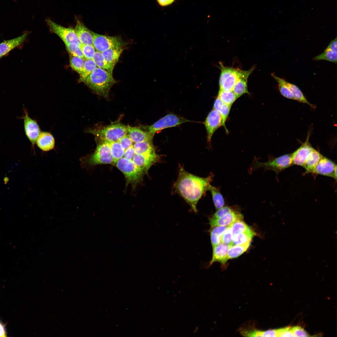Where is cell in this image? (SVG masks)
Returning <instances> with one entry per match:
<instances>
[{
  "mask_svg": "<svg viewBox=\"0 0 337 337\" xmlns=\"http://www.w3.org/2000/svg\"><path fill=\"white\" fill-rule=\"evenodd\" d=\"M214 176L211 173L206 177H198L187 172L179 165L178 175L173 184V189L194 212L197 213L198 203L208 190Z\"/></svg>",
  "mask_w": 337,
  "mask_h": 337,
  "instance_id": "1",
  "label": "cell"
},
{
  "mask_svg": "<svg viewBox=\"0 0 337 337\" xmlns=\"http://www.w3.org/2000/svg\"><path fill=\"white\" fill-rule=\"evenodd\" d=\"M84 82L95 93L106 98L116 81L112 73L97 67Z\"/></svg>",
  "mask_w": 337,
  "mask_h": 337,
  "instance_id": "2",
  "label": "cell"
},
{
  "mask_svg": "<svg viewBox=\"0 0 337 337\" xmlns=\"http://www.w3.org/2000/svg\"><path fill=\"white\" fill-rule=\"evenodd\" d=\"M80 162L82 168H87L99 164L113 165L114 160L109 142L101 140L97 145L95 152L81 158Z\"/></svg>",
  "mask_w": 337,
  "mask_h": 337,
  "instance_id": "3",
  "label": "cell"
},
{
  "mask_svg": "<svg viewBox=\"0 0 337 337\" xmlns=\"http://www.w3.org/2000/svg\"><path fill=\"white\" fill-rule=\"evenodd\" d=\"M219 65L221 73L219 82V90L225 91L232 90L239 78L243 76L249 77L255 68V67L253 66L248 70H242L225 66L221 62Z\"/></svg>",
  "mask_w": 337,
  "mask_h": 337,
  "instance_id": "4",
  "label": "cell"
},
{
  "mask_svg": "<svg viewBox=\"0 0 337 337\" xmlns=\"http://www.w3.org/2000/svg\"><path fill=\"white\" fill-rule=\"evenodd\" d=\"M267 162H261L255 158L250 168L249 172L263 168L266 170H271L277 175L284 170L293 165L291 154H286L278 157L269 156Z\"/></svg>",
  "mask_w": 337,
  "mask_h": 337,
  "instance_id": "5",
  "label": "cell"
},
{
  "mask_svg": "<svg viewBox=\"0 0 337 337\" xmlns=\"http://www.w3.org/2000/svg\"><path fill=\"white\" fill-rule=\"evenodd\" d=\"M87 132L102 141L110 142L118 141L127 134L126 126L118 122L99 129H90Z\"/></svg>",
  "mask_w": 337,
  "mask_h": 337,
  "instance_id": "6",
  "label": "cell"
},
{
  "mask_svg": "<svg viewBox=\"0 0 337 337\" xmlns=\"http://www.w3.org/2000/svg\"><path fill=\"white\" fill-rule=\"evenodd\" d=\"M124 175L126 185L130 184L135 187L142 180L145 175L131 160L122 157L114 164Z\"/></svg>",
  "mask_w": 337,
  "mask_h": 337,
  "instance_id": "7",
  "label": "cell"
},
{
  "mask_svg": "<svg viewBox=\"0 0 337 337\" xmlns=\"http://www.w3.org/2000/svg\"><path fill=\"white\" fill-rule=\"evenodd\" d=\"M93 45L96 51L102 52L110 49L123 48L127 44L118 36L99 34L92 32Z\"/></svg>",
  "mask_w": 337,
  "mask_h": 337,
  "instance_id": "8",
  "label": "cell"
},
{
  "mask_svg": "<svg viewBox=\"0 0 337 337\" xmlns=\"http://www.w3.org/2000/svg\"><path fill=\"white\" fill-rule=\"evenodd\" d=\"M190 121L173 114H169L161 118L152 125L142 126L141 128L154 135L164 129L175 127Z\"/></svg>",
  "mask_w": 337,
  "mask_h": 337,
  "instance_id": "9",
  "label": "cell"
},
{
  "mask_svg": "<svg viewBox=\"0 0 337 337\" xmlns=\"http://www.w3.org/2000/svg\"><path fill=\"white\" fill-rule=\"evenodd\" d=\"M46 22L50 31L57 35L64 43H74L80 46L81 44L74 29L62 26L50 19H46Z\"/></svg>",
  "mask_w": 337,
  "mask_h": 337,
  "instance_id": "10",
  "label": "cell"
},
{
  "mask_svg": "<svg viewBox=\"0 0 337 337\" xmlns=\"http://www.w3.org/2000/svg\"><path fill=\"white\" fill-rule=\"evenodd\" d=\"M311 173L331 177L337 180V165L332 160L322 156Z\"/></svg>",
  "mask_w": 337,
  "mask_h": 337,
  "instance_id": "11",
  "label": "cell"
},
{
  "mask_svg": "<svg viewBox=\"0 0 337 337\" xmlns=\"http://www.w3.org/2000/svg\"><path fill=\"white\" fill-rule=\"evenodd\" d=\"M204 124L207 131V142L210 145L214 133L222 126V117L217 111L213 109L208 114Z\"/></svg>",
  "mask_w": 337,
  "mask_h": 337,
  "instance_id": "12",
  "label": "cell"
},
{
  "mask_svg": "<svg viewBox=\"0 0 337 337\" xmlns=\"http://www.w3.org/2000/svg\"><path fill=\"white\" fill-rule=\"evenodd\" d=\"M24 110L25 115L23 118L25 132L34 147L41 132L40 129L37 121L29 117L25 109Z\"/></svg>",
  "mask_w": 337,
  "mask_h": 337,
  "instance_id": "13",
  "label": "cell"
},
{
  "mask_svg": "<svg viewBox=\"0 0 337 337\" xmlns=\"http://www.w3.org/2000/svg\"><path fill=\"white\" fill-rule=\"evenodd\" d=\"M309 136L299 148L291 154L293 165L303 167L307 158L314 149L309 141Z\"/></svg>",
  "mask_w": 337,
  "mask_h": 337,
  "instance_id": "14",
  "label": "cell"
},
{
  "mask_svg": "<svg viewBox=\"0 0 337 337\" xmlns=\"http://www.w3.org/2000/svg\"><path fill=\"white\" fill-rule=\"evenodd\" d=\"M242 215L238 211L233 208L230 212L223 216L217 218L209 219L211 227L215 226H227L232 224L235 221L243 220Z\"/></svg>",
  "mask_w": 337,
  "mask_h": 337,
  "instance_id": "15",
  "label": "cell"
},
{
  "mask_svg": "<svg viewBox=\"0 0 337 337\" xmlns=\"http://www.w3.org/2000/svg\"><path fill=\"white\" fill-rule=\"evenodd\" d=\"M75 21L76 24L74 29L81 44L93 45L92 32L88 29L78 17H75Z\"/></svg>",
  "mask_w": 337,
  "mask_h": 337,
  "instance_id": "16",
  "label": "cell"
},
{
  "mask_svg": "<svg viewBox=\"0 0 337 337\" xmlns=\"http://www.w3.org/2000/svg\"><path fill=\"white\" fill-rule=\"evenodd\" d=\"M231 246L221 243L213 247L212 257L210 262V265L215 262H219L223 266L225 265L228 260V254L229 250Z\"/></svg>",
  "mask_w": 337,
  "mask_h": 337,
  "instance_id": "17",
  "label": "cell"
},
{
  "mask_svg": "<svg viewBox=\"0 0 337 337\" xmlns=\"http://www.w3.org/2000/svg\"><path fill=\"white\" fill-rule=\"evenodd\" d=\"M128 135L133 143H136L146 141H152L154 135L146 131L142 130L140 127L126 126Z\"/></svg>",
  "mask_w": 337,
  "mask_h": 337,
  "instance_id": "18",
  "label": "cell"
},
{
  "mask_svg": "<svg viewBox=\"0 0 337 337\" xmlns=\"http://www.w3.org/2000/svg\"><path fill=\"white\" fill-rule=\"evenodd\" d=\"M28 35L25 32L22 35L10 40H4L0 43V57L1 58L10 51L21 45Z\"/></svg>",
  "mask_w": 337,
  "mask_h": 337,
  "instance_id": "19",
  "label": "cell"
},
{
  "mask_svg": "<svg viewBox=\"0 0 337 337\" xmlns=\"http://www.w3.org/2000/svg\"><path fill=\"white\" fill-rule=\"evenodd\" d=\"M36 143L38 147L44 151H48L55 147V140L53 135L47 132H41Z\"/></svg>",
  "mask_w": 337,
  "mask_h": 337,
  "instance_id": "20",
  "label": "cell"
},
{
  "mask_svg": "<svg viewBox=\"0 0 337 337\" xmlns=\"http://www.w3.org/2000/svg\"><path fill=\"white\" fill-rule=\"evenodd\" d=\"M232 106L222 102L217 97L215 99L213 109L217 111L220 115L222 120V127L227 134L229 131L226 126V123L229 114Z\"/></svg>",
  "mask_w": 337,
  "mask_h": 337,
  "instance_id": "21",
  "label": "cell"
},
{
  "mask_svg": "<svg viewBox=\"0 0 337 337\" xmlns=\"http://www.w3.org/2000/svg\"><path fill=\"white\" fill-rule=\"evenodd\" d=\"M322 156L319 151L314 149L307 158L303 167L305 170L304 175L311 173Z\"/></svg>",
  "mask_w": 337,
  "mask_h": 337,
  "instance_id": "22",
  "label": "cell"
},
{
  "mask_svg": "<svg viewBox=\"0 0 337 337\" xmlns=\"http://www.w3.org/2000/svg\"><path fill=\"white\" fill-rule=\"evenodd\" d=\"M243 335L247 337H278L277 329L266 331L255 329H242L240 331Z\"/></svg>",
  "mask_w": 337,
  "mask_h": 337,
  "instance_id": "23",
  "label": "cell"
},
{
  "mask_svg": "<svg viewBox=\"0 0 337 337\" xmlns=\"http://www.w3.org/2000/svg\"><path fill=\"white\" fill-rule=\"evenodd\" d=\"M255 232L252 229L246 232L238 233L232 236L230 245H242L251 242Z\"/></svg>",
  "mask_w": 337,
  "mask_h": 337,
  "instance_id": "24",
  "label": "cell"
},
{
  "mask_svg": "<svg viewBox=\"0 0 337 337\" xmlns=\"http://www.w3.org/2000/svg\"><path fill=\"white\" fill-rule=\"evenodd\" d=\"M123 50V48L110 49L106 50L102 53L108 63L112 66L114 67L115 65L118 62Z\"/></svg>",
  "mask_w": 337,
  "mask_h": 337,
  "instance_id": "25",
  "label": "cell"
},
{
  "mask_svg": "<svg viewBox=\"0 0 337 337\" xmlns=\"http://www.w3.org/2000/svg\"><path fill=\"white\" fill-rule=\"evenodd\" d=\"M248 77V76L241 77L235 83L232 90L238 98L245 94H250L247 87Z\"/></svg>",
  "mask_w": 337,
  "mask_h": 337,
  "instance_id": "26",
  "label": "cell"
},
{
  "mask_svg": "<svg viewBox=\"0 0 337 337\" xmlns=\"http://www.w3.org/2000/svg\"><path fill=\"white\" fill-rule=\"evenodd\" d=\"M285 82L289 87L293 95L294 100L300 102L308 105L312 108L315 106L311 104L304 96L300 89L296 85L285 80Z\"/></svg>",
  "mask_w": 337,
  "mask_h": 337,
  "instance_id": "27",
  "label": "cell"
},
{
  "mask_svg": "<svg viewBox=\"0 0 337 337\" xmlns=\"http://www.w3.org/2000/svg\"><path fill=\"white\" fill-rule=\"evenodd\" d=\"M211 194L215 208L218 210L224 207L225 202L219 188L210 185L209 190Z\"/></svg>",
  "mask_w": 337,
  "mask_h": 337,
  "instance_id": "28",
  "label": "cell"
},
{
  "mask_svg": "<svg viewBox=\"0 0 337 337\" xmlns=\"http://www.w3.org/2000/svg\"><path fill=\"white\" fill-rule=\"evenodd\" d=\"M227 226L211 227L210 233L211 243L213 247L221 242V238Z\"/></svg>",
  "mask_w": 337,
  "mask_h": 337,
  "instance_id": "29",
  "label": "cell"
},
{
  "mask_svg": "<svg viewBox=\"0 0 337 337\" xmlns=\"http://www.w3.org/2000/svg\"><path fill=\"white\" fill-rule=\"evenodd\" d=\"M271 75L276 81L279 90L281 95L287 99L294 100L293 93L285 83V80L276 76L274 73H272Z\"/></svg>",
  "mask_w": 337,
  "mask_h": 337,
  "instance_id": "30",
  "label": "cell"
},
{
  "mask_svg": "<svg viewBox=\"0 0 337 337\" xmlns=\"http://www.w3.org/2000/svg\"><path fill=\"white\" fill-rule=\"evenodd\" d=\"M135 154H144L155 152L152 141H146L134 143L133 145Z\"/></svg>",
  "mask_w": 337,
  "mask_h": 337,
  "instance_id": "31",
  "label": "cell"
},
{
  "mask_svg": "<svg viewBox=\"0 0 337 337\" xmlns=\"http://www.w3.org/2000/svg\"><path fill=\"white\" fill-rule=\"evenodd\" d=\"M97 67L113 74L114 67L110 66L104 58L102 52L96 51L92 59Z\"/></svg>",
  "mask_w": 337,
  "mask_h": 337,
  "instance_id": "32",
  "label": "cell"
},
{
  "mask_svg": "<svg viewBox=\"0 0 337 337\" xmlns=\"http://www.w3.org/2000/svg\"><path fill=\"white\" fill-rule=\"evenodd\" d=\"M92 59H85L82 70L79 74V81L84 82L86 78L97 67Z\"/></svg>",
  "mask_w": 337,
  "mask_h": 337,
  "instance_id": "33",
  "label": "cell"
},
{
  "mask_svg": "<svg viewBox=\"0 0 337 337\" xmlns=\"http://www.w3.org/2000/svg\"><path fill=\"white\" fill-rule=\"evenodd\" d=\"M337 51H334L328 46L321 54L313 58L315 60H326L335 63L337 62Z\"/></svg>",
  "mask_w": 337,
  "mask_h": 337,
  "instance_id": "34",
  "label": "cell"
},
{
  "mask_svg": "<svg viewBox=\"0 0 337 337\" xmlns=\"http://www.w3.org/2000/svg\"><path fill=\"white\" fill-rule=\"evenodd\" d=\"M250 243L231 246L228 252V259L236 258L243 253L249 247Z\"/></svg>",
  "mask_w": 337,
  "mask_h": 337,
  "instance_id": "35",
  "label": "cell"
},
{
  "mask_svg": "<svg viewBox=\"0 0 337 337\" xmlns=\"http://www.w3.org/2000/svg\"><path fill=\"white\" fill-rule=\"evenodd\" d=\"M217 97L223 103L231 106L238 98L232 90H219Z\"/></svg>",
  "mask_w": 337,
  "mask_h": 337,
  "instance_id": "36",
  "label": "cell"
},
{
  "mask_svg": "<svg viewBox=\"0 0 337 337\" xmlns=\"http://www.w3.org/2000/svg\"><path fill=\"white\" fill-rule=\"evenodd\" d=\"M109 142L114 159V165L117 161L123 157L125 150L118 141Z\"/></svg>",
  "mask_w": 337,
  "mask_h": 337,
  "instance_id": "37",
  "label": "cell"
},
{
  "mask_svg": "<svg viewBox=\"0 0 337 337\" xmlns=\"http://www.w3.org/2000/svg\"><path fill=\"white\" fill-rule=\"evenodd\" d=\"M230 225L232 236L246 232L251 229L242 220H237Z\"/></svg>",
  "mask_w": 337,
  "mask_h": 337,
  "instance_id": "38",
  "label": "cell"
},
{
  "mask_svg": "<svg viewBox=\"0 0 337 337\" xmlns=\"http://www.w3.org/2000/svg\"><path fill=\"white\" fill-rule=\"evenodd\" d=\"M70 55V66L73 70L79 75L82 70L85 59Z\"/></svg>",
  "mask_w": 337,
  "mask_h": 337,
  "instance_id": "39",
  "label": "cell"
},
{
  "mask_svg": "<svg viewBox=\"0 0 337 337\" xmlns=\"http://www.w3.org/2000/svg\"><path fill=\"white\" fill-rule=\"evenodd\" d=\"M65 44L70 55L85 59L80 46L74 43H65Z\"/></svg>",
  "mask_w": 337,
  "mask_h": 337,
  "instance_id": "40",
  "label": "cell"
},
{
  "mask_svg": "<svg viewBox=\"0 0 337 337\" xmlns=\"http://www.w3.org/2000/svg\"><path fill=\"white\" fill-rule=\"evenodd\" d=\"M80 47L85 59H92L96 51L93 46L81 44L80 46Z\"/></svg>",
  "mask_w": 337,
  "mask_h": 337,
  "instance_id": "41",
  "label": "cell"
},
{
  "mask_svg": "<svg viewBox=\"0 0 337 337\" xmlns=\"http://www.w3.org/2000/svg\"><path fill=\"white\" fill-rule=\"evenodd\" d=\"M232 234L231 225L227 226L221 238V242L230 245L232 242Z\"/></svg>",
  "mask_w": 337,
  "mask_h": 337,
  "instance_id": "42",
  "label": "cell"
},
{
  "mask_svg": "<svg viewBox=\"0 0 337 337\" xmlns=\"http://www.w3.org/2000/svg\"><path fill=\"white\" fill-rule=\"evenodd\" d=\"M233 208L228 206L223 207L220 208L211 217L212 218H217L220 217L225 214L231 211Z\"/></svg>",
  "mask_w": 337,
  "mask_h": 337,
  "instance_id": "43",
  "label": "cell"
},
{
  "mask_svg": "<svg viewBox=\"0 0 337 337\" xmlns=\"http://www.w3.org/2000/svg\"><path fill=\"white\" fill-rule=\"evenodd\" d=\"M118 142L125 150L133 145V141L127 134L121 138Z\"/></svg>",
  "mask_w": 337,
  "mask_h": 337,
  "instance_id": "44",
  "label": "cell"
},
{
  "mask_svg": "<svg viewBox=\"0 0 337 337\" xmlns=\"http://www.w3.org/2000/svg\"><path fill=\"white\" fill-rule=\"evenodd\" d=\"M291 331L295 337H308L309 334L300 327L296 326L291 328Z\"/></svg>",
  "mask_w": 337,
  "mask_h": 337,
  "instance_id": "45",
  "label": "cell"
},
{
  "mask_svg": "<svg viewBox=\"0 0 337 337\" xmlns=\"http://www.w3.org/2000/svg\"><path fill=\"white\" fill-rule=\"evenodd\" d=\"M277 331L278 337H295L289 327L277 329Z\"/></svg>",
  "mask_w": 337,
  "mask_h": 337,
  "instance_id": "46",
  "label": "cell"
},
{
  "mask_svg": "<svg viewBox=\"0 0 337 337\" xmlns=\"http://www.w3.org/2000/svg\"><path fill=\"white\" fill-rule=\"evenodd\" d=\"M135 154V152L133 145L125 150L122 157L132 161Z\"/></svg>",
  "mask_w": 337,
  "mask_h": 337,
  "instance_id": "47",
  "label": "cell"
},
{
  "mask_svg": "<svg viewBox=\"0 0 337 337\" xmlns=\"http://www.w3.org/2000/svg\"><path fill=\"white\" fill-rule=\"evenodd\" d=\"M175 0H156L159 6L162 7H165L169 6L174 2Z\"/></svg>",
  "mask_w": 337,
  "mask_h": 337,
  "instance_id": "48",
  "label": "cell"
},
{
  "mask_svg": "<svg viewBox=\"0 0 337 337\" xmlns=\"http://www.w3.org/2000/svg\"><path fill=\"white\" fill-rule=\"evenodd\" d=\"M6 336L4 328L2 325L0 323V337H5Z\"/></svg>",
  "mask_w": 337,
  "mask_h": 337,
  "instance_id": "49",
  "label": "cell"
},
{
  "mask_svg": "<svg viewBox=\"0 0 337 337\" xmlns=\"http://www.w3.org/2000/svg\"><path fill=\"white\" fill-rule=\"evenodd\" d=\"M1 58V57H0V59Z\"/></svg>",
  "mask_w": 337,
  "mask_h": 337,
  "instance_id": "50",
  "label": "cell"
}]
</instances>
